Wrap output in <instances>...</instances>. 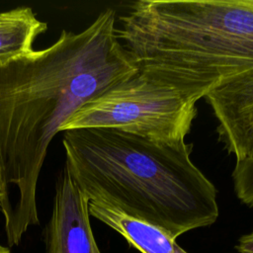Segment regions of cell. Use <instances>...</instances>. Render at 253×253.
I'll list each match as a JSON object with an SVG mask.
<instances>
[{
	"mask_svg": "<svg viewBox=\"0 0 253 253\" xmlns=\"http://www.w3.org/2000/svg\"><path fill=\"white\" fill-rule=\"evenodd\" d=\"M89 200L63 167L44 230L46 253H101L90 223Z\"/></svg>",
	"mask_w": 253,
	"mask_h": 253,
	"instance_id": "obj_6",
	"label": "cell"
},
{
	"mask_svg": "<svg viewBox=\"0 0 253 253\" xmlns=\"http://www.w3.org/2000/svg\"><path fill=\"white\" fill-rule=\"evenodd\" d=\"M119 20L138 70L197 102L253 70V0H138Z\"/></svg>",
	"mask_w": 253,
	"mask_h": 253,
	"instance_id": "obj_3",
	"label": "cell"
},
{
	"mask_svg": "<svg viewBox=\"0 0 253 253\" xmlns=\"http://www.w3.org/2000/svg\"><path fill=\"white\" fill-rule=\"evenodd\" d=\"M117 29L109 8L83 31L63 30L49 46L0 67V166L9 197L16 190L5 220L11 246L40 222L37 188L52 138L86 103L139 71Z\"/></svg>",
	"mask_w": 253,
	"mask_h": 253,
	"instance_id": "obj_1",
	"label": "cell"
},
{
	"mask_svg": "<svg viewBox=\"0 0 253 253\" xmlns=\"http://www.w3.org/2000/svg\"><path fill=\"white\" fill-rule=\"evenodd\" d=\"M232 183L238 200L247 207L253 208V160L235 161Z\"/></svg>",
	"mask_w": 253,
	"mask_h": 253,
	"instance_id": "obj_9",
	"label": "cell"
},
{
	"mask_svg": "<svg viewBox=\"0 0 253 253\" xmlns=\"http://www.w3.org/2000/svg\"><path fill=\"white\" fill-rule=\"evenodd\" d=\"M236 249L239 253H253V230L240 237Z\"/></svg>",
	"mask_w": 253,
	"mask_h": 253,
	"instance_id": "obj_11",
	"label": "cell"
},
{
	"mask_svg": "<svg viewBox=\"0 0 253 253\" xmlns=\"http://www.w3.org/2000/svg\"><path fill=\"white\" fill-rule=\"evenodd\" d=\"M89 213L121 234L141 253H188L161 227L102 202L89 201Z\"/></svg>",
	"mask_w": 253,
	"mask_h": 253,
	"instance_id": "obj_7",
	"label": "cell"
},
{
	"mask_svg": "<svg viewBox=\"0 0 253 253\" xmlns=\"http://www.w3.org/2000/svg\"><path fill=\"white\" fill-rule=\"evenodd\" d=\"M46 28V23L39 20L27 6L1 13L0 67L33 53L36 39Z\"/></svg>",
	"mask_w": 253,
	"mask_h": 253,
	"instance_id": "obj_8",
	"label": "cell"
},
{
	"mask_svg": "<svg viewBox=\"0 0 253 253\" xmlns=\"http://www.w3.org/2000/svg\"><path fill=\"white\" fill-rule=\"evenodd\" d=\"M65 164L89 201L148 221L177 239L213 224L217 190L191 159L193 143H168L117 128L62 131Z\"/></svg>",
	"mask_w": 253,
	"mask_h": 253,
	"instance_id": "obj_2",
	"label": "cell"
},
{
	"mask_svg": "<svg viewBox=\"0 0 253 253\" xmlns=\"http://www.w3.org/2000/svg\"><path fill=\"white\" fill-rule=\"evenodd\" d=\"M12 206L10 202V197H9V192L6 187V184L4 182L3 178V173L2 169L0 166V211L3 213L4 220L7 219L11 213Z\"/></svg>",
	"mask_w": 253,
	"mask_h": 253,
	"instance_id": "obj_10",
	"label": "cell"
},
{
	"mask_svg": "<svg viewBox=\"0 0 253 253\" xmlns=\"http://www.w3.org/2000/svg\"><path fill=\"white\" fill-rule=\"evenodd\" d=\"M197 101L172 84L138 71L86 103L63 125L68 129L108 127L168 143L186 141Z\"/></svg>",
	"mask_w": 253,
	"mask_h": 253,
	"instance_id": "obj_4",
	"label": "cell"
},
{
	"mask_svg": "<svg viewBox=\"0 0 253 253\" xmlns=\"http://www.w3.org/2000/svg\"><path fill=\"white\" fill-rule=\"evenodd\" d=\"M0 253H11V252L7 247L0 244Z\"/></svg>",
	"mask_w": 253,
	"mask_h": 253,
	"instance_id": "obj_12",
	"label": "cell"
},
{
	"mask_svg": "<svg viewBox=\"0 0 253 253\" xmlns=\"http://www.w3.org/2000/svg\"><path fill=\"white\" fill-rule=\"evenodd\" d=\"M217 121L218 140L235 161L253 160V70L236 75L205 97Z\"/></svg>",
	"mask_w": 253,
	"mask_h": 253,
	"instance_id": "obj_5",
	"label": "cell"
}]
</instances>
